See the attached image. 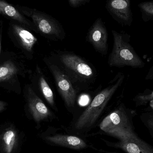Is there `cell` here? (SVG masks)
Returning <instances> with one entry per match:
<instances>
[{"label":"cell","instance_id":"obj_1","mask_svg":"<svg viewBox=\"0 0 153 153\" xmlns=\"http://www.w3.org/2000/svg\"><path fill=\"white\" fill-rule=\"evenodd\" d=\"M64 73L76 91L91 89L97 80L95 67L71 51L54 50L47 56Z\"/></svg>","mask_w":153,"mask_h":153},{"label":"cell","instance_id":"obj_2","mask_svg":"<svg viewBox=\"0 0 153 153\" xmlns=\"http://www.w3.org/2000/svg\"><path fill=\"white\" fill-rule=\"evenodd\" d=\"M124 79L125 75L123 73H118L108 83V86L95 96L77 119L75 125L76 129L89 128L95 123L110 100L122 85Z\"/></svg>","mask_w":153,"mask_h":153},{"label":"cell","instance_id":"obj_3","mask_svg":"<svg viewBox=\"0 0 153 153\" xmlns=\"http://www.w3.org/2000/svg\"><path fill=\"white\" fill-rule=\"evenodd\" d=\"M113 47L108 60L110 67L129 66L142 68L145 63L130 44V36L124 31L112 30Z\"/></svg>","mask_w":153,"mask_h":153},{"label":"cell","instance_id":"obj_4","mask_svg":"<svg viewBox=\"0 0 153 153\" xmlns=\"http://www.w3.org/2000/svg\"><path fill=\"white\" fill-rule=\"evenodd\" d=\"M25 13L29 16L37 32L52 41H62L66 33L62 25L56 19L45 13L36 9H28Z\"/></svg>","mask_w":153,"mask_h":153},{"label":"cell","instance_id":"obj_5","mask_svg":"<svg viewBox=\"0 0 153 153\" xmlns=\"http://www.w3.org/2000/svg\"><path fill=\"white\" fill-rule=\"evenodd\" d=\"M44 62L53 75L58 92L68 107H73L75 104L77 91L64 73L51 61L48 56L45 57Z\"/></svg>","mask_w":153,"mask_h":153},{"label":"cell","instance_id":"obj_6","mask_svg":"<svg viewBox=\"0 0 153 153\" xmlns=\"http://www.w3.org/2000/svg\"><path fill=\"white\" fill-rule=\"evenodd\" d=\"M114 137L120 141L119 146L127 153H153V148L138 137L131 125L123 128Z\"/></svg>","mask_w":153,"mask_h":153},{"label":"cell","instance_id":"obj_7","mask_svg":"<svg viewBox=\"0 0 153 153\" xmlns=\"http://www.w3.org/2000/svg\"><path fill=\"white\" fill-rule=\"evenodd\" d=\"M108 30L103 20L101 18H97L87 32L86 41L97 53L106 55L108 49Z\"/></svg>","mask_w":153,"mask_h":153},{"label":"cell","instance_id":"obj_8","mask_svg":"<svg viewBox=\"0 0 153 153\" xmlns=\"http://www.w3.org/2000/svg\"><path fill=\"white\" fill-rule=\"evenodd\" d=\"M106 8L112 18L121 26L132 25L133 15L130 0L107 1Z\"/></svg>","mask_w":153,"mask_h":153},{"label":"cell","instance_id":"obj_9","mask_svg":"<svg viewBox=\"0 0 153 153\" xmlns=\"http://www.w3.org/2000/svg\"><path fill=\"white\" fill-rule=\"evenodd\" d=\"M130 126L127 117L121 109L117 110L104 118L100 128L109 135L114 137L118 132Z\"/></svg>","mask_w":153,"mask_h":153},{"label":"cell","instance_id":"obj_10","mask_svg":"<svg viewBox=\"0 0 153 153\" xmlns=\"http://www.w3.org/2000/svg\"><path fill=\"white\" fill-rule=\"evenodd\" d=\"M27 99L30 111L36 122L43 121L51 116L49 109L30 86L27 87Z\"/></svg>","mask_w":153,"mask_h":153},{"label":"cell","instance_id":"obj_11","mask_svg":"<svg viewBox=\"0 0 153 153\" xmlns=\"http://www.w3.org/2000/svg\"><path fill=\"white\" fill-rule=\"evenodd\" d=\"M13 30L22 48L29 57L32 58L33 49L37 42V38L30 31L21 26L13 25Z\"/></svg>","mask_w":153,"mask_h":153},{"label":"cell","instance_id":"obj_12","mask_svg":"<svg viewBox=\"0 0 153 153\" xmlns=\"http://www.w3.org/2000/svg\"><path fill=\"white\" fill-rule=\"evenodd\" d=\"M45 139L56 145L75 150L83 149L87 146L85 142L81 138L73 136L58 134L47 137Z\"/></svg>","mask_w":153,"mask_h":153},{"label":"cell","instance_id":"obj_13","mask_svg":"<svg viewBox=\"0 0 153 153\" xmlns=\"http://www.w3.org/2000/svg\"><path fill=\"white\" fill-rule=\"evenodd\" d=\"M0 13L15 20L18 21L21 23L31 28L36 32H37L33 22L28 20L19 12L15 7L4 1H0Z\"/></svg>","mask_w":153,"mask_h":153},{"label":"cell","instance_id":"obj_14","mask_svg":"<svg viewBox=\"0 0 153 153\" xmlns=\"http://www.w3.org/2000/svg\"><path fill=\"white\" fill-rule=\"evenodd\" d=\"M37 83L40 92L46 100L52 107H54V95L48 81L41 68L37 66Z\"/></svg>","mask_w":153,"mask_h":153},{"label":"cell","instance_id":"obj_15","mask_svg":"<svg viewBox=\"0 0 153 153\" xmlns=\"http://www.w3.org/2000/svg\"><path fill=\"white\" fill-rule=\"evenodd\" d=\"M17 141L16 131L12 128L6 129L1 137V145L4 153H11L15 148Z\"/></svg>","mask_w":153,"mask_h":153},{"label":"cell","instance_id":"obj_16","mask_svg":"<svg viewBox=\"0 0 153 153\" xmlns=\"http://www.w3.org/2000/svg\"><path fill=\"white\" fill-rule=\"evenodd\" d=\"M17 72V68L12 62L4 63L0 66V82L10 79Z\"/></svg>","mask_w":153,"mask_h":153},{"label":"cell","instance_id":"obj_17","mask_svg":"<svg viewBox=\"0 0 153 153\" xmlns=\"http://www.w3.org/2000/svg\"><path fill=\"white\" fill-rule=\"evenodd\" d=\"M138 7L142 13V19L145 22L153 20V1L140 3Z\"/></svg>","mask_w":153,"mask_h":153},{"label":"cell","instance_id":"obj_18","mask_svg":"<svg viewBox=\"0 0 153 153\" xmlns=\"http://www.w3.org/2000/svg\"><path fill=\"white\" fill-rule=\"evenodd\" d=\"M137 101L141 104L147 103L153 100V91L151 93L145 95H138L136 97Z\"/></svg>","mask_w":153,"mask_h":153},{"label":"cell","instance_id":"obj_19","mask_svg":"<svg viewBox=\"0 0 153 153\" xmlns=\"http://www.w3.org/2000/svg\"><path fill=\"white\" fill-rule=\"evenodd\" d=\"M91 0H68L69 5L72 8H76L89 3Z\"/></svg>","mask_w":153,"mask_h":153},{"label":"cell","instance_id":"obj_20","mask_svg":"<svg viewBox=\"0 0 153 153\" xmlns=\"http://www.w3.org/2000/svg\"><path fill=\"white\" fill-rule=\"evenodd\" d=\"M146 80H153V64L145 77Z\"/></svg>","mask_w":153,"mask_h":153},{"label":"cell","instance_id":"obj_21","mask_svg":"<svg viewBox=\"0 0 153 153\" xmlns=\"http://www.w3.org/2000/svg\"><path fill=\"white\" fill-rule=\"evenodd\" d=\"M147 125L153 132V116L149 118L147 121Z\"/></svg>","mask_w":153,"mask_h":153},{"label":"cell","instance_id":"obj_22","mask_svg":"<svg viewBox=\"0 0 153 153\" xmlns=\"http://www.w3.org/2000/svg\"><path fill=\"white\" fill-rule=\"evenodd\" d=\"M7 105V103L3 101H0V112L4 110L5 109Z\"/></svg>","mask_w":153,"mask_h":153},{"label":"cell","instance_id":"obj_23","mask_svg":"<svg viewBox=\"0 0 153 153\" xmlns=\"http://www.w3.org/2000/svg\"><path fill=\"white\" fill-rule=\"evenodd\" d=\"M1 33H0V54H1Z\"/></svg>","mask_w":153,"mask_h":153},{"label":"cell","instance_id":"obj_24","mask_svg":"<svg viewBox=\"0 0 153 153\" xmlns=\"http://www.w3.org/2000/svg\"><path fill=\"white\" fill-rule=\"evenodd\" d=\"M150 102H151L150 105H151V107L153 109V100L151 101Z\"/></svg>","mask_w":153,"mask_h":153}]
</instances>
